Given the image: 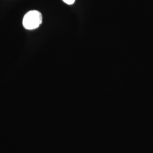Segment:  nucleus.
Wrapping results in <instances>:
<instances>
[{
	"mask_svg": "<svg viewBox=\"0 0 153 153\" xmlns=\"http://www.w3.org/2000/svg\"><path fill=\"white\" fill-rule=\"evenodd\" d=\"M43 16L38 10H31L27 12L23 17L22 24L27 30H34L38 28L42 23Z\"/></svg>",
	"mask_w": 153,
	"mask_h": 153,
	"instance_id": "f257e3e1",
	"label": "nucleus"
},
{
	"mask_svg": "<svg viewBox=\"0 0 153 153\" xmlns=\"http://www.w3.org/2000/svg\"><path fill=\"white\" fill-rule=\"evenodd\" d=\"M75 1L76 0H62V1L64 3H65L67 5H73L75 2Z\"/></svg>",
	"mask_w": 153,
	"mask_h": 153,
	"instance_id": "f03ea898",
	"label": "nucleus"
}]
</instances>
